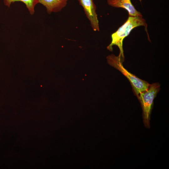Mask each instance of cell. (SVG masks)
<instances>
[{"label":"cell","mask_w":169,"mask_h":169,"mask_svg":"<svg viewBox=\"0 0 169 169\" xmlns=\"http://www.w3.org/2000/svg\"><path fill=\"white\" fill-rule=\"evenodd\" d=\"M20 1L24 3L28 9L30 14L33 15L34 13V7L38 3V0H4L5 5L9 8L11 3L15 2Z\"/></svg>","instance_id":"7"},{"label":"cell","mask_w":169,"mask_h":169,"mask_svg":"<svg viewBox=\"0 0 169 169\" xmlns=\"http://www.w3.org/2000/svg\"><path fill=\"white\" fill-rule=\"evenodd\" d=\"M83 8L85 13L90 20L94 31H99V21L96 13V6L93 0H78Z\"/></svg>","instance_id":"4"},{"label":"cell","mask_w":169,"mask_h":169,"mask_svg":"<svg viewBox=\"0 0 169 169\" xmlns=\"http://www.w3.org/2000/svg\"><path fill=\"white\" fill-rule=\"evenodd\" d=\"M107 2L112 7L126 9L128 12L129 16L142 17L141 13L136 9L131 0H107Z\"/></svg>","instance_id":"5"},{"label":"cell","mask_w":169,"mask_h":169,"mask_svg":"<svg viewBox=\"0 0 169 169\" xmlns=\"http://www.w3.org/2000/svg\"><path fill=\"white\" fill-rule=\"evenodd\" d=\"M107 59L109 64L119 70L128 79L138 97L141 93L148 89L150 84L136 76L124 68L122 64L124 60L120 54L118 56L112 54L108 56Z\"/></svg>","instance_id":"2"},{"label":"cell","mask_w":169,"mask_h":169,"mask_svg":"<svg viewBox=\"0 0 169 169\" xmlns=\"http://www.w3.org/2000/svg\"><path fill=\"white\" fill-rule=\"evenodd\" d=\"M143 26L146 28L147 25L146 20L142 17L129 16L126 21L111 36V42L107 46V49L110 51L113 50L112 46L115 45L119 49L120 54L124 60V57L123 49V43L124 39L127 36L131 30L139 26Z\"/></svg>","instance_id":"1"},{"label":"cell","mask_w":169,"mask_h":169,"mask_svg":"<svg viewBox=\"0 0 169 169\" xmlns=\"http://www.w3.org/2000/svg\"><path fill=\"white\" fill-rule=\"evenodd\" d=\"M139 0V1H140V2H141V0Z\"/></svg>","instance_id":"8"},{"label":"cell","mask_w":169,"mask_h":169,"mask_svg":"<svg viewBox=\"0 0 169 169\" xmlns=\"http://www.w3.org/2000/svg\"><path fill=\"white\" fill-rule=\"evenodd\" d=\"M160 88L159 84L153 83L150 84L147 90L141 93L138 97L142 108L144 123L147 128L150 127V116L153 100Z\"/></svg>","instance_id":"3"},{"label":"cell","mask_w":169,"mask_h":169,"mask_svg":"<svg viewBox=\"0 0 169 169\" xmlns=\"http://www.w3.org/2000/svg\"><path fill=\"white\" fill-rule=\"evenodd\" d=\"M68 0H38V3L45 6L48 13L60 11L67 4Z\"/></svg>","instance_id":"6"}]
</instances>
